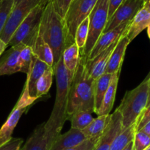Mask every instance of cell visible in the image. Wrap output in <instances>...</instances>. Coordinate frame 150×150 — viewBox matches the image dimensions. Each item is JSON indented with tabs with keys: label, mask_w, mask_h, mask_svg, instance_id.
Masks as SVG:
<instances>
[{
	"label": "cell",
	"mask_w": 150,
	"mask_h": 150,
	"mask_svg": "<svg viewBox=\"0 0 150 150\" xmlns=\"http://www.w3.org/2000/svg\"><path fill=\"white\" fill-rule=\"evenodd\" d=\"M53 70L56 79L57 92L51 115L45 122V128L48 136L54 142L61 133L66 121L69 120L68 102L72 78L65 67L62 57L54 64Z\"/></svg>",
	"instance_id": "1"
},
{
	"label": "cell",
	"mask_w": 150,
	"mask_h": 150,
	"mask_svg": "<svg viewBox=\"0 0 150 150\" xmlns=\"http://www.w3.org/2000/svg\"><path fill=\"white\" fill-rule=\"evenodd\" d=\"M39 32L52 50L54 64L60 59L64 50L75 42L69 34L65 19L57 14L50 0L44 9Z\"/></svg>",
	"instance_id": "2"
},
{
	"label": "cell",
	"mask_w": 150,
	"mask_h": 150,
	"mask_svg": "<svg viewBox=\"0 0 150 150\" xmlns=\"http://www.w3.org/2000/svg\"><path fill=\"white\" fill-rule=\"evenodd\" d=\"M85 63V59L80 57V60L71 83L68 102V117L80 111L94 112L95 81L88 74Z\"/></svg>",
	"instance_id": "3"
},
{
	"label": "cell",
	"mask_w": 150,
	"mask_h": 150,
	"mask_svg": "<svg viewBox=\"0 0 150 150\" xmlns=\"http://www.w3.org/2000/svg\"><path fill=\"white\" fill-rule=\"evenodd\" d=\"M149 80L150 73L137 87L126 91L120 105L116 108L121 115L123 129L136 124L140 116L146 108Z\"/></svg>",
	"instance_id": "4"
},
{
	"label": "cell",
	"mask_w": 150,
	"mask_h": 150,
	"mask_svg": "<svg viewBox=\"0 0 150 150\" xmlns=\"http://www.w3.org/2000/svg\"><path fill=\"white\" fill-rule=\"evenodd\" d=\"M48 1L42 2L35 7L26 18L22 21L12 36L9 46H14L19 43L32 48L38 33L42 20L43 13Z\"/></svg>",
	"instance_id": "5"
},
{
	"label": "cell",
	"mask_w": 150,
	"mask_h": 150,
	"mask_svg": "<svg viewBox=\"0 0 150 150\" xmlns=\"http://www.w3.org/2000/svg\"><path fill=\"white\" fill-rule=\"evenodd\" d=\"M109 0H97L95 6L88 16L89 32L85 48L80 52L85 60L89 57L93 48L99 37L102 35L108 21Z\"/></svg>",
	"instance_id": "6"
},
{
	"label": "cell",
	"mask_w": 150,
	"mask_h": 150,
	"mask_svg": "<svg viewBox=\"0 0 150 150\" xmlns=\"http://www.w3.org/2000/svg\"><path fill=\"white\" fill-rule=\"evenodd\" d=\"M46 1L49 0H21L14 5L4 29L0 35L1 40L7 46L14 32L26 16L36 6Z\"/></svg>",
	"instance_id": "7"
},
{
	"label": "cell",
	"mask_w": 150,
	"mask_h": 150,
	"mask_svg": "<svg viewBox=\"0 0 150 150\" xmlns=\"http://www.w3.org/2000/svg\"><path fill=\"white\" fill-rule=\"evenodd\" d=\"M36 100L37 98H32L29 95L27 89H24L17 103L12 110L5 122L0 128V146L13 138L12 134L13 130L17 125L21 115L27 107L32 105Z\"/></svg>",
	"instance_id": "8"
},
{
	"label": "cell",
	"mask_w": 150,
	"mask_h": 150,
	"mask_svg": "<svg viewBox=\"0 0 150 150\" xmlns=\"http://www.w3.org/2000/svg\"><path fill=\"white\" fill-rule=\"evenodd\" d=\"M96 1L97 0H72L64 19L69 34L74 39L77 27L88 18Z\"/></svg>",
	"instance_id": "9"
},
{
	"label": "cell",
	"mask_w": 150,
	"mask_h": 150,
	"mask_svg": "<svg viewBox=\"0 0 150 150\" xmlns=\"http://www.w3.org/2000/svg\"><path fill=\"white\" fill-rule=\"evenodd\" d=\"M144 3L143 0H124L108 20L104 32H109L122 23L130 22L144 7Z\"/></svg>",
	"instance_id": "10"
},
{
	"label": "cell",
	"mask_w": 150,
	"mask_h": 150,
	"mask_svg": "<svg viewBox=\"0 0 150 150\" xmlns=\"http://www.w3.org/2000/svg\"><path fill=\"white\" fill-rule=\"evenodd\" d=\"M123 130L122 118L117 109L111 114V120L104 130L102 136L99 138L94 150H110L115 138Z\"/></svg>",
	"instance_id": "11"
},
{
	"label": "cell",
	"mask_w": 150,
	"mask_h": 150,
	"mask_svg": "<svg viewBox=\"0 0 150 150\" xmlns=\"http://www.w3.org/2000/svg\"><path fill=\"white\" fill-rule=\"evenodd\" d=\"M117 42L118 41H116V42L112 44L109 48L100 53L94 58L85 60V67L88 74L93 80H96L104 73H105L106 67L108 64L109 59L113 49L117 44Z\"/></svg>",
	"instance_id": "12"
},
{
	"label": "cell",
	"mask_w": 150,
	"mask_h": 150,
	"mask_svg": "<svg viewBox=\"0 0 150 150\" xmlns=\"http://www.w3.org/2000/svg\"><path fill=\"white\" fill-rule=\"evenodd\" d=\"M26 45L19 43L10 47L2 57H0V76H10L20 72L19 65V58L21 51Z\"/></svg>",
	"instance_id": "13"
},
{
	"label": "cell",
	"mask_w": 150,
	"mask_h": 150,
	"mask_svg": "<svg viewBox=\"0 0 150 150\" xmlns=\"http://www.w3.org/2000/svg\"><path fill=\"white\" fill-rule=\"evenodd\" d=\"M129 23L130 22L122 23L120 26H117L116 28L109 31V32L102 33V35L99 37L98 40L96 42L95 45L93 48L92 51H91V54H90L89 57L87 59H91L94 58L100 53L109 48L112 44L119 40L121 36L123 35L124 31L126 30V27Z\"/></svg>",
	"instance_id": "14"
},
{
	"label": "cell",
	"mask_w": 150,
	"mask_h": 150,
	"mask_svg": "<svg viewBox=\"0 0 150 150\" xmlns=\"http://www.w3.org/2000/svg\"><path fill=\"white\" fill-rule=\"evenodd\" d=\"M53 141L47 134L45 122L39 125L28 138L22 150H49Z\"/></svg>",
	"instance_id": "15"
},
{
	"label": "cell",
	"mask_w": 150,
	"mask_h": 150,
	"mask_svg": "<svg viewBox=\"0 0 150 150\" xmlns=\"http://www.w3.org/2000/svg\"><path fill=\"white\" fill-rule=\"evenodd\" d=\"M125 32V31H124ZM130 43L129 39L124 35V32L118 40L116 47L112 52L108 64L105 70V73H117L121 72L122 63L128 45Z\"/></svg>",
	"instance_id": "16"
},
{
	"label": "cell",
	"mask_w": 150,
	"mask_h": 150,
	"mask_svg": "<svg viewBox=\"0 0 150 150\" xmlns=\"http://www.w3.org/2000/svg\"><path fill=\"white\" fill-rule=\"evenodd\" d=\"M86 139L82 130L71 128L66 133L59 135L49 150H66L82 143Z\"/></svg>",
	"instance_id": "17"
},
{
	"label": "cell",
	"mask_w": 150,
	"mask_h": 150,
	"mask_svg": "<svg viewBox=\"0 0 150 150\" xmlns=\"http://www.w3.org/2000/svg\"><path fill=\"white\" fill-rule=\"evenodd\" d=\"M49 67H50L48 64H46L45 62L38 59V58L33 56L30 70H29V73L27 74V79H26V82L25 83V85L28 88V92H29V95L32 98H35L38 99L37 98L36 92L37 82L39 80L40 78L42 76V75Z\"/></svg>",
	"instance_id": "18"
},
{
	"label": "cell",
	"mask_w": 150,
	"mask_h": 150,
	"mask_svg": "<svg viewBox=\"0 0 150 150\" xmlns=\"http://www.w3.org/2000/svg\"><path fill=\"white\" fill-rule=\"evenodd\" d=\"M150 23V13L144 7L138 12L126 27L124 35L132 42L142 31L148 27Z\"/></svg>",
	"instance_id": "19"
},
{
	"label": "cell",
	"mask_w": 150,
	"mask_h": 150,
	"mask_svg": "<svg viewBox=\"0 0 150 150\" xmlns=\"http://www.w3.org/2000/svg\"><path fill=\"white\" fill-rule=\"evenodd\" d=\"M32 51L34 57L53 67L54 63L53 51L49 44L44 40L40 32L32 45Z\"/></svg>",
	"instance_id": "20"
},
{
	"label": "cell",
	"mask_w": 150,
	"mask_h": 150,
	"mask_svg": "<svg viewBox=\"0 0 150 150\" xmlns=\"http://www.w3.org/2000/svg\"><path fill=\"white\" fill-rule=\"evenodd\" d=\"M111 120V114L98 116L82 130L87 139H99Z\"/></svg>",
	"instance_id": "21"
},
{
	"label": "cell",
	"mask_w": 150,
	"mask_h": 150,
	"mask_svg": "<svg viewBox=\"0 0 150 150\" xmlns=\"http://www.w3.org/2000/svg\"><path fill=\"white\" fill-rule=\"evenodd\" d=\"M114 74L104 73L94 81V112L96 114L101 106L103 98L113 80Z\"/></svg>",
	"instance_id": "22"
},
{
	"label": "cell",
	"mask_w": 150,
	"mask_h": 150,
	"mask_svg": "<svg viewBox=\"0 0 150 150\" xmlns=\"http://www.w3.org/2000/svg\"><path fill=\"white\" fill-rule=\"evenodd\" d=\"M119 75H120V73H115L114 76H113V80H112L111 83H110V86L108 87V89H107V92L105 93L104 98H103L101 106H100L99 111H97V116L110 114V111H111L113 105H114Z\"/></svg>",
	"instance_id": "23"
},
{
	"label": "cell",
	"mask_w": 150,
	"mask_h": 150,
	"mask_svg": "<svg viewBox=\"0 0 150 150\" xmlns=\"http://www.w3.org/2000/svg\"><path fill=\"white\" fill-rule=\"evenodd\" d=\"M80 50L76 42L67 47L62 55L65 67L70 73L72 79L80 60Z\"/></svg>",
	"instance_id": "24"
},
{
	"label": "cell",
	"mask_w": 150,
	"mask_h": 150,
	"mask_svg": "<svg viewBox=\"0 0 150 150\" xmlns=\"http://www.w3.org/2000/svg\"><path fill=\"white\" fill-rule=\"evenodd\" d=\"M135 133H136V124L126 129H123V130L115 138L110 150L124 149L125 147L133 141Z\"/></svg>",
	"instance_id": "25"
},
{
	"label": "cell",
	"mask_w": 150,
	"mask_h": 150,
	"mask_svg": "<svg viewBox=\"0 0 150 150\" xmlns=\"http://www.w3.org/2000/svg\"><path fill=\"white\" fill-rule=\"evenodd\" d=\"M92 113L88 111H80L74 113L69 117L71 122V128L82 130L94 120Z\"/></svg>",
	"instance_id": "26"
},
{
	"label": "cell",
	"mask_w": 150,
	"mask_h": 150,
	"mask_svg": "<svg viewBox=\"0 0 150 150\" xmlns=\"http://www.w3.org/2000/svg\"><path fill=\"white\" fill-rule=\"evenodd\" d=\"M54 76L53 67H49L40 78L36 84L37 98H40L48 93L50 87L52 84L53 76Z\"/></svg>",
	"instance_id": "27"
},
{
	"label": "cell",
	"mask_w": 150,
	"mask_h": 150,
	"mask_svg": "<svg viewBox=\"0 0 150 150\" xmlns=\"http://www.w3.org/2000/svg\"><path fill=\"white\" fill-rule=\"evenodd\" d=\"M88 32H89V19L87 18L79 25L75 34V42L79 47L80 52H82L85 48L88 36Z\"/></svg>",
	"instance_id": "28"
},
{
	"label": "cell",
	"mask_w": 150,
	"mask_h": 150,
	"mask_svg": "<svg viewBox=\"0 0 150 150\" xmlns=\"http://www.w3.org/2000/svg\"><path fill=\"white\" fill-rule=\"evenodd\" d=\"M32 48L29 46H25L21 51L19 58V65L20 72L28 74L30 70L32 62Z\"/></svg>",
	"instance_id": "29"
},
{
	"label": "cell",
	"mask_w": 150,
	"mask_h": 150,
	"mask_svg": "<svg viewBox=\"0 0 150 150\" xmlns=\"http://www.w3.org/2000/svg\"><path fill=\"white\" fill-rule=\"evenodd\" d=\"M14 7L13 0H0V35Z\"/></svg>",
	"instance_id": "30"
},
{
	"label": "cell",
	"mask_w": 150,
	"mask_h": 150,
	"mask_svg": "<svg viewBox=\"0 0 150 150\" xmlns=\"http://www.w3.org/2000/svg\"><path fill=\"white\" fill-rule=\"evenodd\" d=\"M135 150H144L150 146V137L141 131H137L133 139Z\"/></svg>",
	"instance_id": "31"
},
{
	"label": "cell",
	"mask_w": 150,
	"mask_h": 150,
	"mask_svg": "<svg viewBox=\"0 0 150 150\" xmlns=\"http://www.w3.org/2000/svg\"><path fill=\"white\" fill-rule=\"evenodd\" d=\"M52 3L54 10L59 16L65 18L72 0H50Z\"/></svg>",
	"instance_id": "32"
},
{
	"label": "cell",
	"mask_w": 150,
	"mask_h": 150,
	"mask_svg": "<svg viewBox=\"0 0 150 150\" xmlns=\"http://www.w3.org/2000/svg\"><path fill=\"white\" fill-rule=\"evenodd\" d=\"M23 143V139L21 138H12L9 142L0 146V150H20Z\"/></svg>",
	"instance_id": "33"
},
{
	"label": "cell",
	"mask_w": 150,
	"mask_h": 150,
	"mask_svg": "<svg viewBox=\"0 0 150 150\" xmlns=\"http://www.w3.org/2000/svg\"><path fill=\"white\" fill-rule=\"evenodd\" d=\"M99 139H86L82 143L66 150H94Z\"/></svg>",
	"instance_id": "34"
},
{
	"label": "cell",
	"mask_w": 150,
	"mask_h": 150,
	"mask_svg": "<svg viewBox=\"0 0 150 150\" xmlns=\"http://www.w3.org/2000/svg\"><path fill=\"white\" fill-rule=\"evenodd\" d=\"M150 121V105L147 106L144 109L141 115L140 116L136 123V132L139 131L146 123Z\"/></svg>",
	"instance_id": "35"
},
{
	"label": "cell",
	"mask_w": 150,
	"mask_h": 150,
	"mask_svg": "<svg viewBox=\"0 0 150 150\" xmlns=\"http://www.w3.org/2000/svg\"><path fill=\"white\" fill-rule=\"evenodd\" d=\"M124 0H109L108 20L116 12V10L119 8V6L124 2Z\"/></svg>",
	"instance_id": "36"
},
{
	"label": "cell",
	"mask_w": 150,
	"mask_h": 150,
	"mask_svg": "<svg viewBox=\"0 0 150 150\" xmlns=\"http://www.w3.org/2000/svg\"><path fill=\"white\" fill-rule=\"evenodd\" d=\"M139 131L143 132V133H145L146 135L150 137V121L148 123H146Z\"/></svg>",
	"instance_id": "37"
},
{
	"label": "cell",
	"mask_w": 150,
	"mask_h": 150,
	"mask_svg": "<svg viewBox=\"0 0 150 150\" xmlns=\"http://www.w3.org/2000/svg\"><path fill=\"white\" fill-rule=\"evenodd\" d=\"M7 45H6V44L1 40V38H0V57H1V56L2 55L3 53L4 52V50H5V48H7Z\"/></svg>",
	"instance_id": "38"
},
{
	"label": "cell",
	"mask_w": 150,
	"mask_h": 150,
	"mask_svg": "<svg viewBox=\"0 0 150 150\" xmlns=\"http://www.w3.org/2000/svg\"><path fill=\"white\" fill-rule=\"evenodd\" d=\"M144 7L149 13H150V0H147V1H144Z\"/></svg>",
	"instance_id": "39"
},
{
	"label": "cell",
	"mask_w": 150,
	"mask_h": 150,
	"mask_svg": "<svg viewBox=\"0 0 150 150\" xmlns=\"http://www.w3.org/2000/svg\"><path fill=\"white\" fill-rule=\"evenodd\" d=\"M124 150H135L134 149V144H133V141L132 142H131L129 144L127 145V146L125 147V149Z\"/></svg>",
	"instance_id": "40"
},
{
	"label": "cell",
	"mask_w": 150,
	"mask_h": 150,
	"mask_svg": "<svg viewBox=\"0 0 150 150\" xmlns=\"http://www.w3.org/2000/svg\"><path fill=\"white\" fill-rule=\"evenodd\" d=\"M150 105V80H149V98H148V102H147V106Z\"/></svg>",
	"instance_id": "41"
},
{
	"label": "cell",
	"mask_w": 150,
	"mask_h": 150,
	"mask_svg": "<svg viewBox=\"0 0 150 150\" xmlns=\"http://www.w3.org/2000/svg\"><path fill=\"white\" fill-rule=\"evenodd\" d=\"M147 29V33H148V36H149V38L150 39V23L149 24L148 27L146 28Z\"/></svg>",
	"instance_id": "42"
},
{
	"label": "cell",
	"mask_w": 150,
	"mask_h": 150,
	"mask_svg": "<svg viewBox=\"0 0 150 150\" xmlns=\"http://www.w3.org/2000/svg\"><path fill=\"white\" fill-rule=\"evenodd\" d=\"M21 1V0H13V1H14V5H16V4H18L19 2H20Z\"/></svg>",
	"instance_id": "43"
},
{
	"label": "cell",
	"mask_w": 150,
	"mask_h": 150,
	"mask_svg": "<svg viewBox=\"0 0 150 150\" xmlns=\"http://www.w3.org/2000/svg\"><path fill=\"white\" fill-rule=\"evenodd\" d=\"M144 150H150V146H149V147H147L146 149H144Z\"/></svg>",
	"instance_id": "44"
},
{
	"label": "cell",
	"mask_w": 150,
	"mask_h": 150,
	"mask_svg": "<svg viewBox=\"0 0 150 150\" xmlns=\"http://www.w3.org/2000/svg\"><path fill=\"white\" fill-rule=\"evenodd\" d=\"M143 1H147V0H143Z\"/></svg>",
	"instance_id": "45"
}]
</instances>
